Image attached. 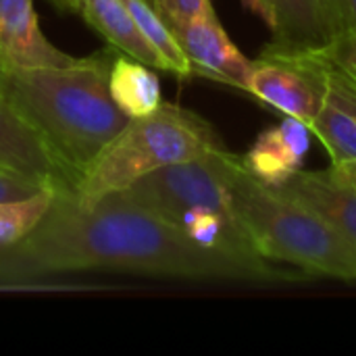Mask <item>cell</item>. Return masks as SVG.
<instances>
[{
    "label": "cell",
    "mask_w": 356,
    "mask_h": 356,
    "mask_svg": "<svg viewBox=\"0 0 356 356\" xmlns=\"http://www.w3.org/2000/svg\"><path fill=\"white\" fill-rule=\"evenodd\" d=\"M275 15L273 42L290 50H321L338 33L330 0H267Z\"/></svg>",
    "instance_id": "4fadbf2b"
},
{
    "label": "cell",
    "mask_w": 356,
    "mask_h": 356,
    "mask_svg": "<svg viewBox=\"0 0 356 356\" xmlns=\"http://www.w3.org/2000/svg\"><path fill=\"white\" fill-rule=\"evenodd\" d=\"M330 6L340 31L346 27H356V0H330Z\"/></svg>",
    "instance_id": "44dd1931"
},
{
    "label": "cell",
    "mask_w": 356,
    "mask_h": 356,
    "mask_svg": "<svg viewBox=\"0 0 356 356\" xmlns=\"http://www.w3.org/2000/svg\"><path fill=\"white\" fill-rule=\"evenodd\" d=\"M108 90L115 104L129 117H146L163 104L161 81L152 67L131 58L117 56L108 71Z\"/></svg>",
    "instance_id": "9a60e30c"
},
{
    "label": "cell",
    "mask_w": 356,
    "mask_h": 356,
    "mask_svg": "<svg viewBox=\"0 0 356 356\" xmlns=\"http://www.w3.org/2000/svg\"><path fill=\"white\" fill-rule=\"evenodd\" d=\"M225 146L217 131L198 113L163 102L154 113L129 123L81 173L75 196L83 204L121 192L144 175L196 159Z\"/></svg>",
    "instance_id": "277c9868"
},
{
    "label": "cell",
    "mask_w": 356,
    "mask_h": 356,
    "mask_svg": "<svg viewBox=\"0 0 356 356\" xmlns=\"http://www.w3.org/2000/svg\"><path fill=\"white\" fill-rule=\"evenodd\" d=\"M325 54H330L336 63H340L344 69L356 75V27L342 29L325 48H321Z\"/></svg>",
    "instance_id": "ffe728a7"
},
{
    "label": "cell",
    "mask_w": 356,
    "mask_h": 356,
    "mask_svg": "<svg viewBox=\"0 0 356 356\" xmlns=\"http://www.w3.org/2000/svg\"><path fill=\"white\" fill-rule=\"evenodd\" d=\"M0 65H2V63H0Z\"/></svg>",
    "instance_id": "d4e9b609"
},
{
    "label": "cell",
    "mask_w": 356,
    "mask_h": 356,
    "mask_svg": "<svg viewBox=\"0 0 356 356\" xmlns=\"http://www.w3.org/2000/svg\"><path fill=\"white\" fill-rule=\"evenodd\" d=\"M56 184L38 179V177H29L23 175L19 171L0 167V202L2 200H19V198H27L33 196L42 190L54 188Z\"/></svg>",
    "instance_id": "ac0fdd59"
},
{
    "label": "cell",
    "mask_w": 356,
    "mask_h": 356,
    "mask_svg": "<svg viewBox=\"0 0 356 356\" xmlns=\"http://www.w3.org/2000/svg\"><path fill=\"white\" fill-rule=\"evenodd\" d=\"M111 58L86 56L65 67L0 65V94L75 177L129 123L108 90Z\"/></svg>",
    "instance_id": "7a4b0ae2"
},
{
    "label": "cell",
    "mask_w": 356,
    "mask_h": 356,
    "mask_svg": "<svg viewBox=\"0 0 356 356\" xmlns=\"http://www.w3.org/2000/svg\"><path fill=\"white\" fill-rule=\"evenodd\" d=\"M54 188L42 190L27 198L0 202V246L19 242L42 221L52 204Z\"/></svg>",
    "instance_id": "e0dca14e"
},
{
    "label": "cell",
    "mask_w": 356,
    "mask_h": 356,
    "mask_svg": "<svg viewBox=\"0 0 356 356\" xmlns=\"http://www.w3.org/2000/svg\"><path fill=\"white\" fill-rule=\"evenodd\" d=\"M175 31L194 75L227 83L248 92L252 60L232 42L227 31L217 21L215 13L194 17L186 23L171 25Z\"/></svg>",
    "instance_id": "ba28073f"
},
{
    "label": "cell",
    "mask_w": 356,
    "mask_h": 356,
    "mask_svg": "<svg viewBox=\"0 0 356 356\" xmlns=\"http://www.w3.org/2000/svg\"><path fill=\"white\" fill-rule=\"evenodd\" d=\"M248 92L263 104L311 127L323 102V83L313 50L267 46L252 60Z\"/></svg>",
    "instance_id": "8992f818"
},
{
    "label": "cell",
    "mask_w": 356,
    "mask_h": 356,
    "mask_svg": "<svg viewBox=\"0 0 356 356\" xmlns=\"http://www.w3.org/2000/svg\"><path fill=\"white\" fill-rule=\"evenodd\" d=\"M280 194L290 196L330 219L356 246V188L327 171H298L288 181L273 186Z\"/></svg>",
    "instance_id": "7c38bea8"
},
{
    "label": "cell",
    "mask_w": 356,
    "mask_h": 356,
    "mask_svg": "<svg viewBox=\"0 0 356 356\" xmlns=\"http://www.w3.org/2000/svg\"><path fill=\"white\" fill-rule=\"evenodd\" d=\"M309 146V125L286 115L280 125L261 131L242 159L254 177L280 186L300 171Z\"/></svg>",
    "instance_id": "8fae6325"
},
{
    "label": "cell",
    "mask_w": 356,
    "mask_h": 356,
    "mask_svg": "<svg viewBox=\"0 0 356 356\" xmlns=\"http://www.w3.org/2000/svg\"><path fill=\"white\" fill-rule=\"evenodd\" d=\"M0 167L75 190V177L0 94Z\"/></svg>",
    "instance_id": "30bf717a"
},
{
    "label": "cell",
    "mask_w": 356,
    "mask_h": 356,
    "mask_svg": "<svg viewBox=\"0 0 356 356\" xmlns=\"http://www.w3.org/2000/svg\"><path fill=\"white\" fill-rule=\"evenodd\" d=\"M92 269L265 284L302 282L307 277L298 269L288 271L267 259L204 248L123 192L83 204L69 186L54 188L50 209L25 238L0 246V286H25L44 277Z\"/></svg>",
    "instance_id": "6da1fadb"
},
{
    "label": "cell",
    "mask_w": 356,
    "mask_h": 356,
    "mask_svg": "<svg viewBox=\"0 0 356 356\" xmlns=\"http://www.w3.org/2000/svg\"><path fill=\"white\" fill-rule=\"evenodd\" d=\"M125 4H127L129 13L134 15L140 31L148 40V44L159 52V56L165 65V71H169L177 77L194 75L190 60L175 35V31L163 19V15L148 0H125Z\"/></svg>",
    "instance_id": "2e32d148"
},
{
    "label": "cell",
    "mask_w": 356,
    "mask_h": 356,
    "mask_svg": "<svg viewBox=\"0 0 356 356\" xmlns=\"http://www.w3.org/2000/svg\"><path fill=\"white\" fill-rule=\"evenodd\" d=\"M169 25L186 23L194 17L215 13L211 0H148Z\"/></svg>",
    "instance_id": "d6986e66"
},
{
    "label": "cell",
    "mask_w": 356,
    "mask_h": 356,
    "mask_svg": "<svg viewBox=\"0 0 356 356\" xmlns=\"http://www.w3.org/2000/svg\"><path fill=\"white\" fill-rule=\"evenodd\" d=\"M323 83V102L311 131L327 148L332 165L356 161V75L323 50H313Z\"/></svg>",
    "instance_id": "52a82bcc"
},
{
    "label": "cell",
    "mask_w": 356,
    "mask_h": 356,
    "mask_svg": "<svg viewBox=\"0 0 356 356\" xmlns=\"http://www.w3.org/2000/svg\"><path fill=\"white\" fill-rule=\"evenodd\" d=\"M338 177H342L344 181H348L350 186L356 188V161H350V163H338V165H332L330 167Z\"/></svg>",
    "instance_id": "603a6c76"
},
{
    "label": "cell",
    "mask_w": 356,
    "mask_h": 356,
    "mask_svg": "<svg viewBox=\"0 0 356 356\" xmlns=\"http://www.w3.org/2000/svg\"><path fill=\"white\" fill-rule=\"evenodd\" d=\"M79 15H83L88 25L123 54L152 69L165 71L159 52L140 31L125 0H79Z\"/></svg>",
    "instance_id": "5bb4252c"
},
{
    "label": "cell",
    "mask_w": 356,
    "mask_h": 356,
    "mask_svg": "<svg viewBox=\"0 0 356 356\" xmlns=\"http://www.w3.org/2000/svg\"><path fill=\"white\" fill-rule=\"evenodd\" d=\"M56 8L69 10V13H79V0H50Z\"/></svg>",
    "instance_id": "cb8c5ba5"
},
{
    "label": "cell",
    "mask_w": 356,
    "mask_h": 356,
    "mask_svg": "<svg viewBox=\"0 0 356 356\" xmlns=\"http://www.w3.org/2000/svg\"><path fill=\"white\" fill-rule=\"evenodd\" d=\"M248 10H252L257 17H261L267 25H269V29L273 31L275 29V15H273V10H271V6H269V2L267 0H240Z\"/></svg>",
    "instance_id": "7402d4cb"
},
{
    "label": "cell",
    "mask_w": 356,
    "mask_h": 356,
    "mask_svg": "<svg viewBox=\"0 0 356 356\" xmlns=\"http://www.w3.org/2000/svg\"><path fill=\"white\" fill-rule=\"evenodd\" d=\"M232 196L254 250L309 275L356 282V246L321 213L280 194L240 161Z\"/></svg>",
    "instance_id": "3957f363"
},
{
    "label": "cell",
    "mask_w": 356,
    "mask_h": 356,
    "mask_svg": "<svg viewBox=\"0 0 356 356\" xmlns=\"http://www.w3.org/2000/svg\"><path fill=\"white\" fill-rule=\"evenodd\" d=\"M240 161L242 156L221 146L196 159L156 169L121 192L167 221L198 207L236 213L232 184Z\"/></svg>",
    "instance_id": "5b68a950"
},
{
    "label": "cell",
    "mask_w": 356,
    "mask_h": 356,
    "mask_svg": "<svg viewBox=\"0 0 356 356\" xmlns=\"http://www.w3.org/2000/svg\"><path fill=\"white\" fill-rule=\"evenodd\" d=\"M71 56L40 29L33 0H0V63L15 67H65Z\"/></svg>",
    "instance_id": "9c48e42d"
}]
</instances>
